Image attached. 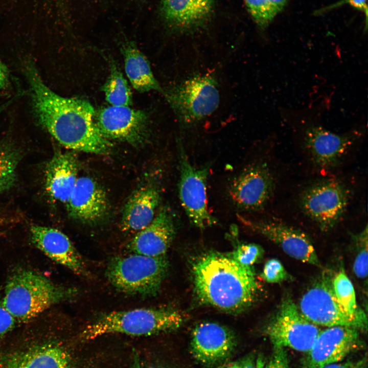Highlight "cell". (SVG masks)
I'll use <instances>...</instances> for the list:
<instances>
[{
	"instance_id": "obj_1",
	"label": "cell",
	"mask_w": 368,
	"mask_h": 368,
	"mask_svg": "<svg viewBox=\"0 0 368 368\" xmlns=\"http://www.w3.org/2000/svg\"><path fill=\"white\" fill-rule=\"evenodd\" d=\"M32 107L38 123L62 146L70 149L107 154L111 143L100 132L91 103L83 99L61 96L42 80L32 62L25 66Z\"/></svg>"
},
{
	"instance_id": "obj_2",
	"label": "cell",
	"mask_w": 368,
	"mask_h": 368,
	"mask_svg": "<svg viewBox=\"0 0 368 368\" xmlns=\"http://www.w3.org/2000/svg\"><path fill=\"white\" fill-rule=\"evenodd\" d=\"M191 270L195 294L203 304L238 313L250 306L257 296L254 268L242 266L230 255L206 252L193 262Z\"/></svg>"
},
{
	"instance_id": "obj_3",
	"label": "cell",
	"mask_w": 368,
	"mask_h": 368,
	"mask_svg": "<svg viewBox=\"0 0 368 368\" xmlns=\"http://www.w3.org/2000/svg\"><path fill=\"white\" fill-rule=\"evenodd\" d=\"M331 94L319 95L303 108H279L281 119L292 128L312 163L323 171L338 166L366 131L364 123L343 133L333 132L323 126L321 119L330 109Z\"/></svg>"
},
{
	"instance_id": "obj_4",
	"label": "cell",
	"mask_w": 368,
	"mask_h": 368,
	"mask_svg": "<svg viewBox=\"0 0 368 368\" xmlns=\"http://www.w3.org/2000/svg\"><path fill=\"white\" fill-rule=\"evenodd\" d=\"M31 322L20 333L0 341V368H73L65 344L45 318Z\"/></svg>"
},
{
	"instance_id": "obj_5",
	"label": "cell",
	"mask_w": 368,
	"mask_h": 368,
	"mask_svg": "<svg viewBox=\"0 0 368 368\" xmlns=\"http://www.w3.org/2000/svg\"><path fill=\"white\" fill-rule=\"evenodd\" d=\"M77 294L74 288L59 285L37 272L21 269L8 279L3 302L17 323L26 324Z\"/></svg>"
},
{
	"instance_id": "obj_6",
	"label": "cell",
	"mask_w": 368,
	"mask_h": 368,
	"mask_svg": "<svg viewBox=\"0 0 368 368\" xmlns=\"http://www.w3.org/2000/svg\"><path fill=\"white\" fill-rule=\"evenodd\" d=\"M187 319L186 315L174 308H141L102 313L80 332L81 341L110 334L148 336L179 329Z\"/></svg>"
},
{
	"instance_id": "obj_7",
	"label": "cell",
	"mask_w": 368,
	"mask_h": 368,
	"mask_svg": "<svg viewBox=\"0 0 368 368\" xmlns=\"http://www.w3.org/2000/svg\"><path fill=\"white\" fill-rule=\"evenodd\" d=\"M163 95L185 129L192 128L212 114L220 100L218 81L209 73L192 75L164 89Z\"/></svg>"
},
{
	"instance_id": "obj_8",
	"label": "cell",
	"mask_w": 368,
	"mask_h": 368,
	"mask_svg": "<svg viewBox=\"0 0 368 368\" xmlns=\"http://www.w3.org/2000/svg\"><path fill=\"white\" fill-rule=\"evenodd\" d=\"M168 267L165 256L132 254L111 258L105 274L109 282L122 293L152 296L159 291Z\"/></svg>"
},
{
	"instance_id": "obj_9",
	"label": "cell",
	"mask_w": 368,
	"mask_h": 368,
	"mask_svg": "<svg viewBox=\"0 0 368 368\" xmlns=\"http://www.w3.org/2000/svg\"><path fill=\"white\" fill-rule=\"evenodd\" d=\"M352 192L336 178L317 181L304 189L298 203L303 214L323 232L334 228L341 220L350 204Z\"/></svg>"
},
{
	"instance_id": "obj_10",
	"label": "cell",
	"mask_w": 368,
	"mask_h": 368,
	"mask_svg": "<svg viewBox=\"0 0 368 368\" xmlns=\"http://www.w3.org/2000/svg\"><path fill=\"white\" fill-rule=\"evenodd\" d=\"M333 274L324 271L315 280L300 301V312L316 325L346 326L366 331L367 320L349 314L337 299L332 286Z\"/></svg>"
},
{
	"instance_id": "obj_11",
	"label": "cell",
	"mask_w": 368,
	"mask_h": 368,
	"mask_svg": "<svg viewBox=\"0 0 368 368\" xmlns=\"http://www.w3.org/2000/svg\"><path fill=\"white\" fill-rule=\"evenodd\" d=\"M179 170L178 194L181 204L191 223L201 229L215 225L217 220L209 212L206 203V183L210 167L193 166L180 137L176 139Z\"/></svg>"
},
{
	"instance_id": "obj_12",
	"label": "cell",
	"mask_w": 368,
	"mask_h": 368,
	"mask_svg": "<svg viewBox=\"0 0 368 368\" xmlns=\"http://www.w3.org/2000/svg\"><path fill=\"white\" fill-rule=\"evenodd\" d=\"M320 331L317 325L301 314L289 295L282 298L264 329L273 347L305 353L311 349Z\"/></svg>"
},
{
	"instance_id": "obj_13",
	"label": "cell",
	"mask_w": 368,
	"mask_h": 368,
	"mask_svg": "<svg viewBox=\"0 0 368 368\" xmlns=\"http://www.w3.org/2000/svg\"><path fill=\"white\" fill-rule=\"evenodd\" d=\"M276 178L266 163L252 164L231 182L228 192L235 206L243 211L263 209L272 197Z\"/></svg>"
},
{
	"instance_id": "obj_14",
	"label": "cell",
	"mask_w": 368,
	"mask_h": 368,
	"mask_svg": "<svg viewBox=\"0 0 368 368\" xmlns=\"http://www.w3.org/2000/svg\"><path fill=\"white\" fill-rule=\"evenodd\" d=\"M96 124L107 139L125 142L137 145L147 139L149 119L143 110L129 106H109L95 114Z\"/></svg>"
},
{
	"instance_id": "obj_15",
	"label": "cell",
	"mask_w": 368,
	"mask_h": 368,
	"mask_svg": "<svg viewBox=\"0 0 368 368\" xmlns=\"http://www.w3.org/2000/svg\"><path fill=\"white\" fill-rule=\"evenodd\" d=\"M237 216L244 225L277 244L290 257L321 267L310 238L302 231L276 220L256 221L239 214Z\"/></svg>"
},
{
	"instance_id": "obj_16",
	"label": "cell",
	"mask_w": 368,
	"mask_h": 368,
	"mask_svg": "<svg viewBox=\"0 0 368 368\" xmlns=\"http://www.w3.org/2000/svg\"><path fill=\"white\" fill-rule=\"evenodd\" d=\"M237 343L235 335L228 328L216 323L203 322L192 331L190 350L198 362L213 366L229 359Z\"/></svg>"
},
{
	"instance_id": "obj_17",
	"label": "cell",
	"mask_w": 368,
	"mask_h": 368,
	"mask_svg": "<svg viewBox=\"0 0 368 368\" xmlns=\"http://www.w3.org/2000/svg\"><path fill=\"white\" fill-rule=\"evenodd\" d=\"M359 330L334 326L321 331L307 352L304 368H323L340 362L360 344Z\"/></svg>"
},
{
	"instance_id": "obj_18",
	"label": "cell",
	"mask_w": 368,
	"mask_h": 368,
	"mask_svg": "<svg viewBox=\"0 0 368 368\" xmlns=\"http://www.w3.org/2000/svg\"><path fill=\"white\" fill-rule=\"evenodd\" d=\"M69 215L86 224L103 219L108 210V200L104 189L93 178L79 177L66 204Z\"/></svg>"
},
{
	"instance_id": "obj_19",
	"label": "cell",
	"mask_w": 368,
	"mask_h": 368,
	"mask_svg": "<svg viewBox=\"0 0 368 368\" xmlns=\"http://www.w3.org/2000/svg\"><path fill=\"white\" fill-rule=\"evenodd\" d=\"M175 231L172 211L168 206H163L152 222L129 242L127 249L133 254L164 256L175 237Z\"/></svg>"
},
{
	"instance_id": "obj_20",
	"label": "cell",
	"mask_w": 368,
	"mask_h": 368,
	"mask_svg": "<svg viewBox=\"0 0 368 368\" xmlns=\"http://www.w3.org/2000/svg\"><path fill=\"white\" fill-rule=\"evenodd\" d=\"M30 231L34 245L49 258L78 275L88 274L81 256L66 235L57 229L38 225H32Z\"/></svg>"
},
{
	"instance_id": "obj_21",
	"label": "cell",
	"mask_w": 368,
	"mask_h": 368,
	"mask_svg": "<svg viewBox=\"0 0 368 368\" xmlns=\"http://www.w3.org/2000/svg\"><path fill=\"white\" fill-rule=\"evenodd\" d=\"M215 0H162L160 11L168 27L177 33L195 31L210 16Z\"/></svg>"
},
{
	"instance_id": "obj_22",
	"label": "cell",
	"mask_w": 368,
	"mask_h": 368,
	"mask_svg": "<svg viewBox=\"0 0 368 368\" xmlns=\"http://www.w3.org/2000/svg\"><path fill=\"white\" fill-rule=\"evenodd\" d=\"M79 164L71 152H57L45 170V189L54 200L67 202L78 178Z\"/></svg>"
},
{
	"instance_id": "obj_23",
	"label": "cell",
	"mask_w": 368,
	"mask_h": 368,
	"mask_svg": "<svg viewBox=\"0 0 368 368\" xmlns=\"http://www.w3.org/2000/svg\"><path fill=\"white\" fill-rule=\"evenodd\" d=\"M160 200L159 189L153 185L141 187L129 197L123 208L121 228L123 231L139 232L155 216Z\"/></svg>"
},
{
	"instance_id": "obj_24",
	"label": "cell",
	"mask_w": 368,
	"mask_h": 368,
	"mask_svg": "<svg viewBox=\"0 0 368 368\" xmlns=\"http://www.w3.org/2000/svg\"><path fill=\"white\" fill-rule=\"evenodd\" d=\"M126 74L133 87L140 93L151 90L164 94L154 77L149 61L134 42L125 41L121 46Z\"/></svg>"
},
{
	"instance_id": "obj_25",
	"label": "cell",
	"mask_w": 368,
	"mask_h": 368,
	"mask_svg": "<svg viewBox=\"0 0 368 368\" xmlns=\"http://www.w3.org/2000/svg\"><path fill=\"white\" fill-rule=\"evenodd\" d=\"M109 75L102 90L106 100L111 106H129L132 104V93L121 70L113 60H109Z\"/></svg>"
},
{
	"instance_id": "obj_26",
	"label": "cell",
	"mask_w": 368,
	"mask_h": 368,
	"mask_svg": "<svg viewBox=\"0 0 368 368\" xmlns=\"http://www.w3.org/2000/svg\"><path fill=\"white\" fill-rule=\"evenodd\" d=\"M332 286L337 299L345 310L353 316L367 320L364 312L357 305L353 285L343 268L333 274Z\"/></svg>"
},
{
	"instance_id": "obj_27",
	"label": "cell",
	"mask_w": 368,
	"mask_h": 368,
	"mask_svg": "<svg viewBox=\"0 0 368 368\" xmlns=\"http://www.w3.org/2000/svg\"><path fill=\"white\" fill-rule=\"evenodd\" d=\"M21 152L12 144H0V193L13 187L16 171L22 158Z\"/></svg>"
},
{
	"instance_id": "obj_28",
	"label": "cell",
	"mask_w": 368,
	"mask_h": 368,
	"mask_svg": "<svg viewBox=\"0 0 368 368\" xmlns=\"http://www.w3.org/2000/svg\"><path fill=\"white\" fill-rule=\"evenodd\" d=\"M288 0H244L257 25L266 28L285 6Z\"/></svg>"
},
{
	"instance_id": "obj_29",
	"label": "cell",
	"mask_w": 368,
	"mask_h": 368,
	"mask_svg": "<svg viewBox=\"0 0 368 368\" xmlns=\"http://www.w3.org/2000/svg\"><path fill=\"white\" fill-rule=\"evenodd\" d=\"M367 225L360 232L351 236L355 246L356 255L353 264V270L360 279H366L367 275Z\"/></svg>"
},
{
	"instance_id": "obj_30",
	"label": "cell",
	"mask_w": 368,
	"mask_h": 368,
	"mask_svg": "<svg viewBox=\"0 0 368 368\" xmlns=\"http://www.w3.org/2000/svg\"><path fill=\"white\" fill-rule=\"evenodd\" d=\"M262 247L255 243H241L237 244L235 249L229 254L239 264L248 268H253V265L263 255Z\"/></svg>"
},
{
	"instance_id": "obj_31",
	"label": "cell",
	"mask_w": 368,
	"mask_h": 368,
	"mask_svg": "<svg viewBox=\"0 0 368 368\" xmlns=\"http://www.w3.org/2000/svg\"><path fill=\"white\" fill-rule=\"evenodd\" d=\"M273 352L268 358L259 355L256 358L255 368H291L284 348L273 347Z\"/></svg>"
},
{
	"instance_id": "obj_32",
	"label": "cell",
	"mask_w": 368,
	"mask_h": 368,
	"mask_svg": "<svg viewBox=\"0 0 368 368\" xmlns=\"http://www.w3.org/2000/svg\"><path fill=\"white\" fill-rule=\"evenodd\" d=\"M261 277L269 283H279L291 279L281 262L277 259H271L266 262Z\"/></svg>"
},
{
	"instance_id": "obj_33",
	"label": "cell",
	"mask_w": 368,
	"mask_h": 368,
	"mask_svg": "<svg viewBox=\"0 0 368 368\" xmlns=\"http://www.w3.org/2000/svg\"><path fill=\"white\" fill-rule=\"evenodd\" d=\"M16 320L4 305L0 298V341L12 332L15 327Z\"/></svg>"
},
{
	"instance_id": "obj_34",
	"label": "cell",
	"mask_w": 368,
	"mask_h": 368,
	"mask_svg": "<svg viewBox=\"0 0 368 368\" xmlns=\"http://www.w3.org/2000/svg\"><path fill=\"white\" fill-rule=\"evenodd\" d=\"M256 358L249 354L238 360L225 363L221 368H255Z\"/></svg>"
},
{
	"instance_id": "obj_35",
	"label": "cell",
	"mask_w": 368,
	"mask_h": 368,
	"mask_svg": "<svg viewBox=\"0 0 368 368\" xmlns=\"http://www.w3.org/2000/svg\"><path fill=\"white\" fill-rule=\"evenodd\" d=\"M367 365L366 357H363L356 360L331 364L323 368H367Z\"/></svg>"
},
{
	"instance_id": "obj_36",
	"label": "cell",
	"mask_w": 368,
	"mask_h": 368,
	"mask_svg": "<svg viewBox=\"0 0 368 368\" xmlns=\"http://www.w3.org/2000/svg\"><path fill=\"white\" fill-rule=\"evenodd\" d=\"M9 83V74L7 67L0 60V89L7 88Z\"/></svg>"
},
{
	"instance_id": "obj_37",
	"label": "cell",
	"mask_w": 368,
	"mask_h": 368,
	"mask_svg": "<svg viewBox=\"0 0 368 368\" xmlns=\"http://www.w3.org/2000/svg\"><path fill=\"white\" fill-rule=\"evenodd\" d=\"M348 3L356 9L367 13V0H347Z\"/></svg>"
},
{
	"instance_id": "obj_38",
	"label": "cell",
	"mask_w": 368,
	"mask_h": 368,
	"mask_svg": "<svg viewBox=\"0 0 368 368\" xmlns=\"http://www.w3.org/2000/svg\"><path fill=\"white\" fill-rule=\"evenodd\" d=\"M137 368H142V367H140V366H138ZM145 368H157V367H153V366H149V367H145Z\"/></svg>"
}]
</instances>
